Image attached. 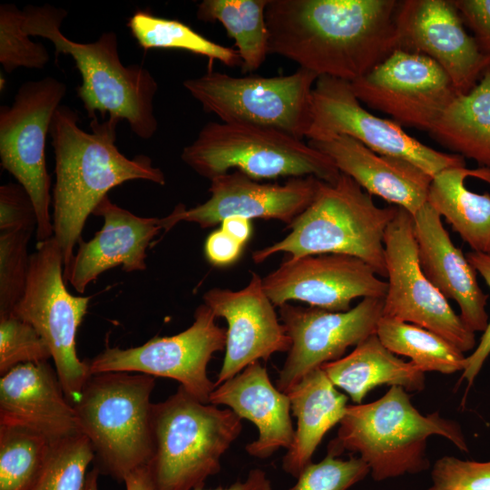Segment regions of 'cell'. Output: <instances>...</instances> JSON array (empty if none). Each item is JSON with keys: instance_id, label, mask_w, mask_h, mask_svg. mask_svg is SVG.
<instances>
[{"instance_id": "7402d4cb", "label": "cell", "mask_w": 490, "mask_h": 490, "mask_svg": "<svg viewBox=\"0 0 490 490\" xmlns=\"http://www.w3.org/2000/svg\"><path fill=\"white\" fill-rule=\"evenodd\" d=\"M0 426L30 429L51 443L81 434L74 407L48 361L22 364L1 376Z\"/></svg>"}, {"instance_id": "74e56055", "label": "cell", "mask_w": 490, "mask_h": 490, "mask_svg": "<svg viewBox=\"0 0 490 490\" xmlns=\"http://www.w3.org/2000/svg\"><path fill=\"white\" fill-rule=\"evenodd\" d=\"M368 473L359 457L342 460L328 453L320 462L308 465L289 490H348Z\"/></svg>"}, {"instance_id": "f35d334b", "label": "cell", "mask_w": 490, "mask_h": 490, "mask_svg": "<svg viewBox=\"0 0 490 490\" xmlns=\"http://www.w3.org/2000/svg\"><path fill=\"white\" fill-rule=\"evenodd\" d=\"M432 479L444 490H490V461L443 456L433 466Z\"/></svg>"}, {"instance_id": "1f68e13d", "label": "cell", "mask_w": 490, "mask_h": 490, "mask_svg": "<svg viewBox=\"0 0 490 490\" xmlns=\"http://www.w3.org/2000/svg\"><path fill=\"white\" fill-rule=\"evenodd\" d=\"M127 26L144 50H183L217 60L227 66L241 65L236 49L206 38L179 20L159 17L141 10L129 18Z\"/></svg>"}, {"instance_id": "603a6c76", "label": "cell", "mask_w": 490, "mask_h": 490, "mask_svg": "<svg viewBox=\"0 0 490 490\" xmlns=\"http://www.w3.org/2000/svg\"><path fill=\"white\" fill-rule=\"evenodd\" d=\"M412 217L423 272L445 298L457 302L459 316L470 330L484 332L488 325V297L478 285L476 270L453 243L441 216L428 202Z\"/></svg>"}, {"instance_id": "7c38bea8", "label": "cell", "mask_w": 490, "mask_h": 490, "mask_svg": "<svg viewBox=\"0 0 490 490\" xmlns=\"http://www.w3.org/2000/svg\"><path fill=\"white\" fill-rule=\"evenodd\" d=\"M194 320L185 330L170 337H154L144 344L121 348L106 347L87 361L90 375L132 372L172 378L202 403H210L216 387L207 368L212 356L225 349L227 330L204 303L194 311Z\"/></svg>"}, {"instance_id": "60d3db41", "label": "cell", "mask_w": 490, "mask_h": 490, "mask_svg": "<svg viewBox=\"0 0 490 490\" xmlns=\"http://www.w3.org/2000/svg\"><path fill=\"white\" fill-rule=\"evenodd\" d=\"M470 264L475 268L490 288V255L470 251L466 255ZM490 354V322L485 329L478 346L473 353L466 357V367L463 370V378L469 385L473 383L481 370L485 359Z\"/></svg>"}, {"instance_id": "9a60e30c", "label": "cell", "mask_w": 490, "mask_h": 490, "mask_svg": "<svg viewBox=\"0 0 490 490\" xmlns=\"http://www.w3.org/2000/svg\"><path fill=\"white\" fill-rule=\"evenodd\" d=\"M350 84L361 103L427 132L458 95L434 60L400 49Z\"/></svg>"}, {"instance_id": "f1b7e54d", "label": "cell", "mask_w": 490, "mask_h": 490, "mask_svg": "<svg viewBox=\"0 0 490 490\" xmlns=\"http://www.w3.org/2000/svg\"><path fill=\"white\" fill-rule=\"evenodd\" d=\"M428 133L455 154L490 169V64L468 93L454 99Z\"/></svg>"}, {"instance_id": "6da1fadb", "label": "cell", "mask_w": 490, "mask_h": 490, "mask_svg": "<svg viewBox=\"0 0 490 490\" xmlns=\"http://www.w3.org/2000/svg\"><path fill=\"white\" fill-rule=\"evenodd\" d=\"M397 0H268L269 54L349 83L397 49Z\"/></svg>"}, {"instance_id": "3957f363", "label": "cell", "mask_w": 490, "mask_h": 490, "mask_svg": "<svg viewBox=\"0 0 490 490\" xmlns=\"http://www.w3.org/2000/svg\"><path fill=\"white\" fill-rule=\"evenodd\" d=\"M24 30L30 36L48 39L55 55H70L78 69L82 83L77 95L91 120L102 116L124 120L132 132L148 140L157 129L153 99L158 83L142 65H124L119 56L114 32H104L93 43H78L67 38L61 25L68 12L50 5H27L24 9Z\"/></svg>"}, {"instance_id": "d4e9b609", "label": "cell", "mask_w": 490, "mask_h": 490, "mask_svg": "<svg viewBox=\"0 0 490 490\" xmlns=\"http://www.w3.org/2000/svg\"><path fill=\"white\" fill-rule=\"evenodd\" d=\"M209 401L227 407L241 420L256 426L257 439L245 446L250 456L265 459L291 446L295 428L289 396L272 384L267 368L260 361L216 386Z\"/></svg>"}, {"instance_id": "b9f144b4", "label": "cell", "mask_w": 490, "mask_h": 490, "mask_svg": "<svg viewBox=\"0 0 490 490\" xmlns=\"http://www.w3.org/2000/svg\"><path fill=\"white\" fill-rule=\"evenodd\" d=\"M482 52L490 55V0H452Z\"/></svg>"}, {"instance_id": "2e32d148", "label": "cell", "mask_w": 490, "mask_h": 490, "mask_svg": "<svg viewBox=\"0 0 490 490\" xmlns=\"http://www.w3.org/2000/svg\"><path fill=\"white\" fill-rule=\"evenodd\" d=\"M383 306L384 299L365 298L343 312L290 302L279 307V317L291 345L276 387L287 393L306 374L342 358L348 348L375 334Z\"/></svg>"}, {"instance_id": "ba28073f", "label": "cell", "mask_w": 490, "mask_h": 490, "mask_svg": "<svg viewBox=\"0 0 490 490\" xmlns=\"http://www.w3.org/2000/svg\"><path fill=\"white\" fill-rule=\"evenodd\" d=\"M182 162L210 181L239 171L260 181L314 176L334 182L340 172L321 152L283 131L249 123L211 122L181 152Z\"/></svg>"}, {"instance_id": "7a4b0ae2", "label": "cell", "mask_w": 490, "mask_h": 490, "mask_svg": "<svg viewBox=\"0 0 490 490\" xmlns=\"http://www.w3.org/2000/svg\"><path fill=\"white\" fill-rule=\"evenodd\" d=\"M119 120H92L91 132L78 125L72 108L60 105L50 127L55 159L53 190V229L62 252L64 270L71 262L74 247L82 240L88 216L113 188L132 180L164 185L163 172L146 155L127 158L117 148Z\"/></svg>"}, {"instance_id": "e0dca14e", "label": "cell", "mask_w": 490, "mask_h": 490, "mask_svg": "<svg viewBox=\"0 0 490 490\" xmlns=\"http://www.w3.org/2000/svg\"><path fill=\"white\" fill-rule=\"evenodd\" d=\"M364 260L345 254L289 258L262 278L275 307L301 301L333 312L349 310L357 298L385 299L387 282Z\"/></svg>"}, {"instance_id": "836d02e7", "label": "cell", "mask_w": 490, "mask_h": 490, "mask_svg": "<svg viewBox=\"0 0 490 490\" xmlns=\"http://www.w3.org/2000/svg\"><path fill=\"white\" fill-rule=\"evenodd\" d=\"M93 460V447L83 434L54 442L26 490H84L87 469Z\"/></svg>"}, {"instance_id": "c3c4849f", "label": "cell", "mask_w": 490, "mask_h": 490, "mask_svg": "<svg viewBox=\"0 0 490 490\" xmlns=\"http://www.w3.org/2000/svg\"><path fill=\"white\" fill-rule=\"evenodd\" d=\"M427 490H444V489H442V488H440V487H438V486L433 485H432L430 488H428Z\"/></svg>"}, {"instance_id": "cb8c5ba5", "label": "cell", "mask_w": 490, "mask_h": 490, "mask_svg": "<svg viewBox=\"0 0 490 490\" xmlns=\"http://www.w3.org/2000/svg\"><path fill=\"white\" fill-rule=\"evenodd\" d=\"M308 143L327 155L340 172L372 196L403 208L411 215L427 202L432 177L406 160L379 154L347 135Z\"/></svg>"}, {"instance_id": "d590c367", "label": "cell", "mask_w": 490, "mask_h": 490, "mask_svg": "<svg viewBox=\"0 0 490 490\" xmlns=\"http://www.w3.org/2000/svg\"><path fill=\"white\" fill-rule=\"evenodd\" d=\"M24 20V10L15 5H0V64L6 73L19 67L43 69L49 63L45 46L30 40Z\"/></svg>"}, {"instance_id": "8fae6325", "label": "cell", "mask_w": 490, "mask_h": 490, "mask_svg": "<svg viewBox=\"0 0 490 490\" xmlns=\"http://www.w3.org/2000/svg\"><path fill=\"white\" fill-rule=\"evenodd\" d=\"M66 85L53 76L24 83L11 106L0 107V159L29 194L37 218L38 242L54 236L51 178L45 142L53 117L65 96Z\"/></svg>"}, {"instance_id": "ab89813d", "label": "cell", "mask_w": 490, "mask_h": 490, "mask_svg": "<svg viewBox=\"0 0 490 490\" xmlns=\"http://www.w3.org/2000/svg\"><path fill=\"white\" fill-rule=\"evenodd\" d=\"M37 221L32 200L21 184L0 187V230L30 221Z\"/></svg>"}, {"instance_id": "5b68a950", "label": "cell", "mask_w": 490, "mask_h": 490, "mask_svg": "<svg viewBox=\"0 0 490 490\" xmlns=\"http://www.w3.org/2000/svg\"><path fill=\"white\" fill-rule=\"evenodd\" d=\"M397 208L377 206L372 195L340 172L334 182L320 180L311 203L287 226L289 234L255 250L252 260L259 264L279 252L289 258L345 254L387 277L384 237Z\"/></svg>"}, {"instance_id": "4dcf8cb0", "label": "cell", "mask_w": 490, "mask_h": 490, "mask_svg": "<svg viewBox=\"0 0 490 490\" xmlns=\"http://www.w3.org/2000/svg\"><path fill=\"white\" fill-rule=\"evenodd\" d=\"M376 335L388 350L409 358L423 372L452 374L465 369L466 357L464 352L443 337L420 326L381 317Z\"/></svg>"}, {"instance_id": "9c48e42d", "label": "cell", "mask_w": 490, "mask_h": 490, "mask_svg": "<svg viewBox=\"0 0 490 490\" xmlns=\"http://www.w3.org/2000/svg\"><path fill=\"white\" fill-rule=\"evenodd\" d=\"M91 297L74 296L65 286L61 249L52 237L30 255L24 292L12 314L33 326L49 348L64 394L72 405L91 376L79 358L76 335Z\"/></svg>"}, {"instance_id": "7dc6e473", "label": "cell", "mask_w": 490, "mask_h": 490, "mask_svg": "<svg viewBox=\"0 0 490 490\" xmlns=\"http://www.w3.org/2000/svg\"><path fill=\"white\" fill-rule=\"evenodd\" d=\"M99 472L94 467L90 472H88L84 490H99Z\"/></svg>"}, {"instance_id": "4fadbf2b", "label": "cell", "mask_w": 490, "mask_h": 490, "mask_svg": "<svg viewBox=\"0 0 490 490\" xmlns=\"http://www.w3.org/2000/svg\"><path fill=\"white\" fill-rule=\"evenodd\" d=\"M338 135L349 136L379 154L406 160L432 178L447 168L466 166L462 156L436 151L407 133L393 120L369 113L349 82L320 76L312 90L306 138L322 141Z\"/></svg>"}, {"instance_id": "f546056e", "label": "cell", "mask_w": 490, "mask_h": 490, "mask_svg": "<svg viewBox=\"0 0 490 490\" xmlns=\"http://www.w3.org/2000/svg\"><path fill=\"white\" fill-rule=\"evenodd\" d=\"M267 4L268 0H203L197 6L198 20L220 23L233 38L242 72L256 71L270 54Z\"/></svg>"}, {"instance_id": "f6af8a7d", "label": "cell", "mask_w": 490, "mask_h": 490, "mask_svg": "<svg viewBox=\"0 0 490 490\" xmlns=\"http://www.w3.org/2000/svg\"><path fill=\"white\" fill-rule=\"evenodd\" d=\"M220 229L229 236L245 245L251 235L250 220L240 216H230L220 222Z\"/></svg>"}, {"instance_id": "8d00e7d4", "label": "cell", "mask_w": 490, "mask_h": 490, "mask_svg": "<svg viewBox=\"0 0 490 490\" xmlns=\"http://www.w3.org/2000/svg\"><path fill=\"white\" fill-rule=\"evenodd\" d=\"M49 358V348L33 326L13 314L0 318L1 376L16 366Z\"/></svg>"}, {"instance_id": "277c9868", "label": "cell", "mask_w": 490, "mask_h": 490, "mask_svg": "<svg viewBox=\"0 0 490 490\" xmlns=\"http://www.w3.org/2000/svg\"><path fill=\"white\" fill-rule=\"evenodd\" d=\"M438 435L461 451L468 447L459 425L437 412L423 415L402 387L392 386L379 399L348 406L328 453L359 455L377 481L428 468L426 441Z\"/></svg>"}, {"instance_id": "ee69618b", "label": "cell", "mask_w": 490, "mask_h": 490, "mask_svg": "<svg viewBox=\"0 0 490 490\" xmlns=\"http://www.w3.org/2000/svg\"><path fill=\"white\" fill-rule=\"evenodd\" d=\"M193 490H273L271 482L266 472L260 468L251 469L245 481L235 482L228 487L216 489H204L203 487Z\"/></svg>"}, {"instance_id": "52a82bcc", "label": "cell", "mask_w": 490, "mask_h": 490, "mask_svg": "<svg viewBox=\"0 0 490 490\" xmlns=\"http://www.w3.org/2000/svg\"><path fill=\"white\" fill-rule=\"evenodd\" d=\"M242 430L230 408L202 403L182 387L152 409L153 454L147 466L156 490H193L220 470Z\"/></svg>"}, {"instance_id": "d6986e66", "label": "cell", "mask_w": 490, "mask_h": 490, "mask_svg": "<svg viewBox=\"0 0 490 490\" xmlns=\"http://www.w3.org/2000/svg\"><path fill=\"white\" fill-rule=\"evenodd\" d=\"M314 176L293 177L284 183H263L239 172L231 171L211 180L210 198L186 209L179 204L161 218L166 231L181 221L201 228L213 227L228 217L249 220H277L289 225L313 201L319 183Z\"/></svg>"}, {"instance_id": "bcb514c9", "label": "cell", "mask_w": 490, "mask_h": 490, "mask_svg": "<svg viewBox=\"0 0 490 490\" xmlns=\"http://www.w3.org/2000/svg\"><path fill=\"white\" fill-rule=\"evenodd\" d=\"M123 483L125 490H156L154 482L147 466L129 473Z\"/></svg>"}, {"instance_id": "7bdbcfd3", "label": "cell", "mask_w": 490, "mask_h": 490, "mask_svg": "<svg viewBox=\"0 0 490 490\" xmlns=\"http://www.w3.org/2000/svg\"><path fill=\"white\" fill-rule=\"evenodd\" d=\"M243 247L220 228L207 237L204 252L210 263L216 267H225L237 261Z\"/></svg>"}, {"instance_id": "d6a6232c", "label": "cell", "mask_w": 490, "mask_h": 490, "mask_svg": "<svg viewBox=\"0 0 490 490\" xmlns=\"http://www.w3.org/2000/svg\"><path fill=\"white\" fill-rule=\"evenodd\" d=\"M51 444L30 429L0 426V490H26L44 463Z\"/></svg>"}, {"instance_id": "30bf717a", "label": "cell", "mask_w": 490, "mask_h": 490, "mask_svg": "<svg viewBox=\"0 0 490 490\" xmlns=\"http://www.w3.org/2000/svg\"><path fill=\"white\" fill-rule=\"evenodd\" d=\"M318 78L302 68L270 77L210 71L182 84L206 113L221 122L275 128L303 140L310 125L311 95Z\"/></svg>"}, {"instance_id": "484cf974", "label": "cell", "mask_w": 490, "mask_h": 490, "mask_svg": "<svg viewBox=\"0 0 490 490\" xmlns=\"http://www.w3.org/2000/svg\"><path fill=\"white\" fill-rule=\"evenodd\" d=\"M287 395L297 427L282 459V468L297 478L312 463L324 436L344 417L348 397L337 390L321 367L306 374Z\"/></svg>"}, {"instance_id": "e575fe53", "label": "cell", "mask_w": 490, "mask_h": 490, "mask_svg": "<svg viewBox=\"0 0 490 490\" xmlns=\"http://www.w3.org/2000/svg\"><path fill=\"white\" fill-rule=\"evenodd\" d=\"M37 221L0 230V318L12 314L27 282L28 243Z\"/></svg>"}, {"instance_id": "44dd1931", "label": "cell", "mask_w": 490, "mask_h": 490, "mask_svg": "<svg viewBox=\"0 0 490 490\" xmlns=\"http://www.w3.org/2000/svg\"><path fill=\"white\" fill-rule=\"evenodd\" d=\"M93 215L103 219L102 229L88 241L81 240L76 254L64 270L65 282L83 293L103 272L122 266L125 272L146 269V250L162 230L161 219L140 217L105 196Z\"/></svg>"}, {"instance_id": "4316f807", "label": "cell", "mask_w": 490, "mask_h": 490, "mask_svg": "<svg viewBox=\"0 0 490 490\" xmlns=\"http://www.w3.org/2000/svg\"><path fill=\"white\" fill-rule=\"evenodd\" d=\"M321 368L332 384L357 404H361L371 389L384 384L402 387L407 391H421L425 387V372L411 361L397 358L376 333L348 355L325 363Z\"/></svg>"}, {"instance_id": "83f0119b", "label": "cell", "mask_w": 490, "mask_h": 490, "mask_svg": "<svg viewBox=\"0 0 490 490\" xmlns=\"http://www.w3.org/2000/svg\"><path fill=\"white\" fill-rule=\"evenodd\" d=\"M490 184V169L447 168L432 178L427 202L444 217L473 251L490 255V194L467 189V177Z\"/></svg>"}, {"instance_id": "5bb4252c", "label": "cell", "mask_w": 490, "mask_h": 490, "mask_svg": "<svg viewBox=\"0 0 490 490\" xmlns=\"http://www.w3.org/2000/svg\"><path fill=\"white\" fill-rule=\"evenodd\" d=\"M387 291L383 316L412 323L443 337L462 352L475 346V332L423 272L413 217L398 207L384 237Z\"/></svg>"}, {"instance_id": "8992f818", "label": "cell", "mask_w": 490, "mask_h": 490, "mask_svg": "<svg viewBox=\"0 0 490 490\" xmlns=\"http://www.w3.org/2000/svg\"><path fill=\"white\" fill-rule=\"evenodd\" d=\"M154 387L155 377L141 373L103 372L88 377L74 407L99 474L123 482L152 459Z\"/></svg>"}, {"instance_id": "ffe728a7", "label": "cell", "mask_w": 490, "mask_h": 490, "mask_svg": "<svg viewBox=\"0 0 490 490\" xmlns=\"http://www.w3.org/2000/svg\"><path fill=\"white\" fill-rule=\"evenodd\" d=\"M202 299L228 326L225 355L216 386L254 362L267 361L275 353L289 350L291 340L265 293L262 278L256 272L239 290L212 288Z\"/></svg>"}, {"instance_id": "ac0fdd59", "label": "cell", "mask_w": 490, "mask_h": 490, "mask_svg": "<svg viewBox=\"0 0 490 490\" xmlns=\"http://www.w3.org/2000/svg\"><path fill=\"white\" fill-rule=\"evenodd\" d=\"M397 31V49L434 60L458 95L468 93L490 64L452 0L399 1Z\"/></svg>"}]
</instances>
